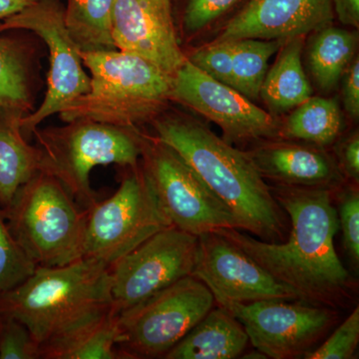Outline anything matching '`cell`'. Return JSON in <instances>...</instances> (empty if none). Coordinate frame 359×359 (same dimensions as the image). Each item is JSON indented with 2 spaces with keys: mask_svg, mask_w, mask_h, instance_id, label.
<instances>
[{
  "mask_svg": "<svg viewBox=\"0 0 359 359\" xmlns=\"http://www.w3.org/2000/svg\"><path fill=\"white\" fill-rule=\"evenodd\" d=\"M271 190L290 222L283 242H264L233 228L216 233L294 290L299 301L339 311L348 308L358 285L335 250L339 229L332 191L283 185Z\"/></svg>",
  "mask_w": 359,
  "mask_h": 359,
  "instance_id": "1",
  "label": "cell"
},
{
  "mask_svg": "<svg viewBox=\"0 0 359 359\" xmlns=\"http://www.w3.org/2000/svg\"><path fill=\"white\" fill-rule=\"evenodd\" d=\"M152 124L156 138L173 149L229 208L238 230L264 242L287 238L289 218L247 152L190 116L163 112Z\"/></svg>",
  "mask_w": 359,
  "mask_h": 359,
  "instance_id": "2",
  "label": "cell"
},
{
  "mask_svg": "<svg viewBox=\"0 0 359 359\" xmlns=\"http://www.w3.org/2000/svg\"><path fill=\"white\" fill-rule=\"evenodd\" d=\"M111 283L109 264L89 257L37 266L0 294V316L21 321L41 346L112 308Z\"/></svg>",
  "mask_w": 359,
  "mask_h": 359,
  "instance_id": "3",
  "label": "cell"
},
{
  "mask_svg": "<svg viewBox=\"0 0 359 359\" xmlns=\"http://www.w3.org/2000/svg\"><path fill=\"white\" fill-rule=\"evenodd\" d=\"M80 55L90 71V88L59 112L63 122L90 120L139 130L171 100L173 77L147 59L118 49Z\"/></svg>",
  "mask_w": 359,
  "mask_h": 359,
  "instance_id": "4",
  "label": "cell"
},
{
  "mask_svg": "<svg viewBox=\"0 0 359 359\" xmlns=\"http://www.w3.org/2000/svg\"><path fill=\"white\" fill-rule=\"evenodd\" d=\"M1 211L13 237L37 266L81 259L88 210L51 175L37 172Z\"/></svg>",
  "mask_w": 359,
  "mask_h": 359,
  "instance_id": "5",
  "label": "cell"
},
{
  "mask_svg": "<svg viewBox=\"0 0 359 359\" xmlns=\"http://www.w3.org/2000/svg\"><path fill=\"white\" fill-rule=\"evenodd\" d=\"M39 151V171L58 180L80 207L98 200L90 184L97 166L134 167L140 163L142 133L103 123L77 120L65 126L33 132Z\"/></svg>",
  "mask_w": 359,
  "mask_h": 359,
  "instance_id": "6",
  "label": "cell"
},
{
  "mask_svg": "<svg viewBox=\"0 0 359 359\" xmlns=\"http://www.w3.org/2000/svg\"><path fill=\"white\" fill-rule=\"evenodd\" d=\"M118 190L88 209L82 257L110 264L172 224L141 163L124 167Z\"/></svg>",
  "mask_w": 359,
  "mask_h": 359,
  "instance_id": "7",
  "label": "cell"
},
{
  "mask_svg": "<svg viewBox=\"0 0 359 359\" xmlns=\"http://www.w3.org/2000/svg\"><path fill=\"white\" fill-rule=\"evenodd\" d=\"M216 304L207 285L185 276L119 313L118 349L125 359L164 358Z\"/></svg>",
  "mask_w": 359,
  "mask_h": 359,
  "instance_id": "8",
  "label": "cell"
},
{
  "mask_svg": "<svg viewBox=\"0 0 359 359\" xmlns=\"http://www.w3.org/2000/svg\"><path fill=\"white\" fill-rule=\"evenodd\" d=\"M30 32L43 40L49 51L44 99L37 109L25 116L20 128L30 136L44 120L60 112L90 88V76L83 68L80 50L71 39L60 0H36L20 13L0 21V33Z\"/></svg>",
  "mask_w": 359,
  "mask_h": 359,
  "instance_id": "9",
  "label": "cell"
},
{
  "mask_svg": "<svg viewBox=\"0 0 359 359\" xmlns=\"http://www.w3.org/2000/svg\"><path fill=\"white\" fill-rule=\"evenodd\" d=\"M141 159L172 226L198 237L219 229L238 230L229 208L173 149L142 135Z\"/></svg>",
  "mask_w": 359,
  "mask_h": 359,
  "instance_id": "10",
  "label": "cell"
},
{
  "mask_svg": "<svg viewBox=\"0 0 359 359\" xmlns=\"http://www.w3.org/2000/svg\"><path fill=\"white\" fill-rule=\"evenodd\" d=\"M245 327L255 349L273 359L304 358L339 320V311L302 301H216Z\"/></svg>",
  "mask_w": 359,
  "mask_h": 359,
  "instance_id": "11",
  "label": "cell"
},
{
  "mask_svg": "<svg viewBox=\"0 0 359 359\" xmlns=\"http://www.w3.org/2000/svg\"><path fill=\"white\" fill-rule=\"evenodd\" d=\"M198 236L163 229L109 266L113 304L119 313L192 276Z\"/></svg>",
  "mask_w": 359,
  "mask_h": 359,
  "instance_id": "12",
  "label": "cell"
},
{
  "mask_svg": "<svg viewBox=\"0 0 359 359\" xmlns=\"http://www.w3.org/2000/svg\"><path fill=\"white\" fill-rule=\"evenodd\" d=\"M171 100L216 123L229 143L273 139L280 133L275 116L257 107L238 90L208 76L188 59L175 73Z\"/></svg>",
  "mask_w": 359,
  "mask_h": 359,
  "instance_id": "13",
  "label": "cell"
},
{
  "mask_svg": "<svg viewBox=\"0 0 359 359\" xmlns=\"http://www.w3.org/2000/svg\"><path fill=\"white\" fill-rule=\"evenodd\" d=\"M192 276L208 285L216 301H299L294 290L216 231L198 237Z\"/></svg>",
  "mask_w": 359,
  "mask_h": 359,
  "instance_id": "14",
  "label": "cell"
},
{
  "mask_svg": "<svg viewBox=\"0 0 359 359\" xmlns=\"http://www.w3.org/2000/svg\"><path fill=\"white\" fill-rule=\"evenodd\" d=\"M112 37L116 49L147 59L172 77L187 59L171 0H117Z\"/></svg>",
  "mask_w": 359,
  "mask_h": 359,
  "instance_id": "15",
  "label": "cell"
},
{
  "mask_svg": "<svg viewBox=\"0 0 359 359\" xmlns=\"http://www.w3.org/2000/svg\"><path fill=\"white\" fill-rule=\"evenodd\" d=\"M332 0H250L214 41L287 40L332 25Z\"/></svg>",
  "mask_w": 359,
  "mask_h": 359,
  "instance_id": "16",
  "label": "cell"
},
{
  "mask_svg": "<svg viewBox=\"0 0 359 359\" xmlns=\"http://www.w3.org/2000/svg\"><path fill=\"white\" fill-rule=\"evenodd\" d=\"M264 180L276 185L325 189L332 193L346 183L334 156L311 144L273 141L248 151Z\"/></svg>",
  "mask_w": 359,
  "mask_h": 359,
  "instance_id": "17",
  "label": "cell"
},
{
  "mask_svg": "<svg viewBox=\"0 0 359 359\" xmlns=\"http://www.w3.org/2000/svg\"><path fill=\"white\" fill-rule=\"evenodd\" d=\"M250 339L242 323L223 306L212 309L164 356L165 359L240 358Z\"/></svg>",
  "mask_w": 359,
  "mask_h": 359,
  "instance_id": "18",
  "label": "cell"
},
{
  "mask_svg": "<svg viewBox=\"0 0 359 359\" xmlns=\"http://www.w3.org/2000/svg\"><path fill=\"white\" fill-rule=\"evenodd\" d=\"M119 311L115 306L40 346V359H125L118 349Z\"/></svg>",
  "mask_w": 359,
  "mask_h": 359,
  "instance_id": "19",
  "label": "cell"
},
{
  "mask_svg": "<svg viewBox=\"0 0 359 359\" xmlns=\"http://www.w3.org/2000/svg\"><path fill=\"white\" fill-rule=\"evenodd\" d=\"M304 45V35L285 40L275 65L264 77L259 97L275 114L294 109L313 94L302 66Z\"/></svg>",
  "mask_w": 359,
  "mask_h": 359,
  "instance_id": "20",
  "label": "cell"
},
{
  "mask_svg": "<svg viewBox=\"0 0 359 359\" xmlns=\"http://www.w3.org/2000/svg\"><path fill=\"white\" fill-rule=\"evenodd\" d=\"M32 51L23 40L0 33V110L22 120L34 110Z\"/></svg>",
  "mask_w": 359,
  "mask_h": 359,
  "instance_id": "21",
  "label": "cell"
},
{
  "mask_svg": "<svg viewBox=\"0 0 359 359\" xmlns=\"http://www.w3.org/2000/svg\"><path fill=\"white\" fill-rule=\"evenodd\" d=\"M20 121L0 110V209H6L18 189L39 171V149L28 143Z\"/></svg>",
  "mask_w": 359,
  "mask_h": 359,
  "instance_id": "22",
  "label": "cell"
},
{
  "mask_svg": "<svg viewBox=\"0 0 359 359\" xmlns=\"http://www.w3.org/2000/svg\"><path fill=\"white\" fill-rule=\"evenodd\" d=\"M358 34L328 25L313 32L306 58L309 71L318 88L325 93L334 91L353 61Z\"/></svg>",
  "mask_w": 359,
  "mask_h": 359,
  "instance_id": "23",
  "label": "cell"
},
{
  "mask_svg": "<svg viewBox=\"0 0 359 359\" xmlns=\"http://www.w3.org/2000/svg\"><path fill=\"white\" fill-rule=\"evenodd\" d=\"M341 129V111L337 99L311 97L295 107L280 127V135L325 148L337 140Z\"/></svg>",
  "mask_w": 359,
  "mask_h": 359,
  "instance_id": "24",
  "label": "cell"
},
{
  "mask_svg": "<svg viewBox=\"0 0 359 359\" xmlns=\"http://www.w3.org/2000/svg\"><path fill=\"white\" fill-rule=\"evenodd\" d=\"M117 0H67L66 28L81 52L115 50L113 14Z\"/></svg>",
  "mask_w": 359,
  "mask_h": 359,
  "instance_id": "25",
  "label": "cell"
},
{
  "mask_svg": "<svg viewBox=\"0 0 359 359\" xmlns=\"http://www.w3.org/2000/svg\"><path fill=\"white\" fill-rule=\"evenodd\" d=\"M285 40L244 39L233 41V87L250 100L259 97L269 60Z\"/></svg>",
  "mask_w": 359,
  "mask_h": 359,
  "instance_id": "26",
  "label": "cell"
},
{
  "mask_svg": "<svg viewBox=\"0 0 359 359\" xmlns=\"http://www.w3.org/2000/svg\"><path fill=\"white\" fill-rule=\"evenodd\" d=\"M36 268L13 237L0 209V294L25 282Z\"/></svg>",
  "mask_w": 359,
  "mask_h": 359,
  "instance_id": "27",
  "label": "cell"
},
{
  "mask_svg": "<svg viewBox=\"0 0 359 359\" xmlns=\"http://www.w3.org/2000/svg\"><path fill=\"white\" fill-rule=\"evenodd\" d=\"M344 250L353 269L359 264V192L355 184H344L332 193Z\"/></svg>",
  "mask_w": 359,
  "mask_h": 359,
  "instance_id": "28",
  "label": "cell"
},
{
  "mask_svg": "<svg viewBox=\"0 0 359 359\" xmlns=\"http://www.w3.org/2000/svg\"><path fill=\"white\" fill-rule=\"evenodd\" d=\"M359 342V309L340 323L323 344L304 356L306 359H351L358 349Z\"/></svg>",
  "mask_w": 359,
  "mask_h": 359,
  "instance_id": "29",
  "label": "cell"
},
{
  "mask_svg": "<svg viewBox=\"0 0 359 359\" xmlns=\"http://www.w3.org/2000/svg\"><path fill=\"white\" fill-rule=\"evenodd\" d=\"M187 59L208 76L233 87V41H212Z\"/></svg>",
  "mask_w": 359,
  "mask_h": 359,
  "instance_id": "30",
  "label": "cell"
},
{
  "mask_svg": "<svg viewBox=\"0 0 359 359\" xmlns=\"http://www.w3.org/2000/svg\"><path fill=\"white\" fill-rule=\"evenodd\" d=\"M0 359H40V344L21 321L1 316Z\"/></svg>",
  "mask_w": 359,
  "mask_h": 359,
  "instance_id": "31",
  "label": "cell"
},
{
  "mask_svg": "<svg viewBox=\"0 0 359 359\" xmlns=\"http://www.w3.org/2000/svg\"><path fill=\"white\" fill-rule=\"evenodd\" d=\"M241 0H188L182 18L185 35L202 32L207 26L228 13Z\"/></svg>",
  "mask_w": 359,
  "mask_h": 359,
  "instance_id": "32",
  "label": "cell"
},
{
  "mask_svg": "<svg viewBox=\"0 0 359 359\" xmlns=\"http://www.w3.org/2000/svg\"><path fill=\"white\" fill-rule=\"evenodd\" d=\"M335 155L340 171L344 178L358 186L359 183V136L353 132L335 145Z\"/></svg>",
  "mask_w": 359,
  "mask_h": 359,
  "instance_id": "33",
  "label": "cell"
},
{
  "mask_svg": "<svg viewBox=\"0 0 359 359\" xmlns=\"http://www.w3.org/2000/svg\"><path fill=\"white\" fill-rule=\"evenodd\" d=\"M342 80V100L347 114L351 119L358 120L359 117V60L353 59Z\"/></svg>",
  "mask_w": 359,
  "mask_h": 359,
  "instance_id": "34",
  "label": "cell"
},
{
  "mask_svg": "<svg viewBox=\"0 0 359 359\" xmlns=\"http://www.w3.org/2000/svg\"><path fill=\"white\" fill-rule=\"evenodd\" d=\"M332 7L340 22L344 25L359 26V0H332Z\"/></svg>",
  "mask_w": 359,
  "mask_h": 359,
  "instance_id": "35",
  "label": "cell"
},
{
  "mask_svg": "<svg viewBox=\"0 0 359 359\" xmlns=\"http://www.w3.org/2000/svg\"><path fill=\"white\" fill-rule=\"evenodd\" d=\"M36 0H0V21L20 13Z\"/></svg>",
  "mask_w": 359,
  "mask_h": 359,
  "instance_id": "36",
  "label": "cell"
},
{
  "mask_svg": "<svg viewBox=\"0 0 359 359\" xmlns=\"http://www.w3.org/2000/svg\"><path fill=\"white\" fill-rule=\"evenodd\" d=\"M1 323H2V318H1V316H0V328H1Z\"/></svg>",
  "mask_w": 359,
  "mask_h": 359,
  "instance_id": "37",
  "label": "cell"
}]
</instances>
